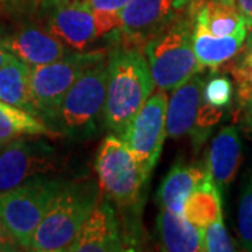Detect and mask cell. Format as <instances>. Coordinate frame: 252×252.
I'll return each instance as SVG.
<instances>
[{
  "instance_id": "cell-1",
  "label": "cell",
  "mask_w": 252,
  "mask_h": 252,
  "mask_svg": "<svg viewBox=\"0 0 252 252\" xmlns=\"http://www.w3.org/2000/svg\"><path fill=\"white\" fill-rule=\"evenodd\" d=\"M156 87L144 54L137 46L119 45L108 55L104 126L119 137L125 133Z\"/></svg>"
},
{
  "instance_id": "cell-2",
  "label": "cell",
  "mask_w": 252,
  "mask_h": 252,
  "mask_svg": "<svg viewBox=\"0 0 252 252\" xmlns=\"http://www.w3.org/2000/svg\"><path fill=\"white\" fill-rule=\"evenodd\" d=\"M192 31L193 20L188 7L144 41V58L158 90H174L199 70L192 48Z\"/></svg>"
},
{
  "instance_id": "cell-3",
  "label": "cell",
  "mask_w": 252,
  "mask_h": 252,
  "mask_svg": "<svg viewBox=\"0 0 252 252\" xmlns=\"http://www.w3.org/2000/svg\"><path fill=\"white\" fill-rule=\"evenodd\" d=\"M108 56L90 66L64 94L46 125L72 140H89L104 124Z\"/></svg>"
},
{
  "instance_id": "cell-4",
  "label": "cell",
  "mask_w": 252,
  "mask_h": 252,
  "mask_svg": "<svg viewBox=\"0 0 252 252\" xmlns=\"http://www.w3.org/2000/svg\"><path fill=\"white\" fill-rule=\"evenodd\" d=\"M99 199V185L91 180L67 182L56 193L36 227L30 251H69L83 221Z\"/></svg>"
},
{
  "instance_id": "cell-5",
  "label": "cell",
  "mask_w": 252,
  "mask_h": 252,
  "mask_svg": "<svg viewBox=\"0 0 252 252\" xmlns=\"http://www.w3.org/2000/svg\"><path fill=\"white\" fill-rule=\"evenodd\" d=\"M98 185L114 203L126 210H139L143 205L149 181L135 156L118 135L101 142L95 161Z\"/></svg>"
},
{
  "instance_id": "cell-6",
  "label": "cell",
  "mask_w": 252,
  "mask_h": 252,
  "mask_svg": "<svg viewBox=\"0 0 252 252\" xmlns=\"http://www.w3.org/2000/svg\"><path fill=\"white\" fill-rule=\"evenodd\" d=\"M63 184L62 178L45 174L0 192V219L24 250L30 248L36 227Z\"/></svg>"
},
{
  "instance_id": "cell-7",
  "label": "cell",
  "mask_w": 252,
  "mask_h": 252,
  "mask_svg": "<svg viewBox=\"0 0 252 252\" xmlns=\"http://www.w3.org/2000/svg\"><path fill=\"white\" fill-rule=\"evenodd\" d=\"M108 55L105 49L91 52L73 51L54 62L30 66V86L38 118L46 124L74 81L90 66Z\"/></svg>"
},
{
  "instance_id": "cell-8",
  "label": "cell",
  "mask_w": 252,
  "mask_h": 252,
  "mask_svg": "<svg viewBox=\"0 0 252 252\" xmlns=\"http://www.w3.org/2000/svg\"><path fill=\"white\" fill-rule=\"evenodd\" d=\"M167 91L158 90L152 94L130 121L125 133L121 136L124 143L135 156L147 181L150 180L160 158L162 144L167 137Z\"/></svg>"
},
{
  "instance_id": "cell-9",
  "label": "cell",
  "mask_w": 252,
  "mask_h": 252,
  "mask_svg": "<svg viewBox=\"0 0 252 252\" xmlns=\"http://www.w3.org/2000/svg\"><path fill=\"white\" fill-rule=\"evenodd\" d=\"M36 23L72 51H84L99 38L94 11L84 0H41Z\"/></svg>"
},
{
  "instance_id": "cell-10",
  "label": "cell",
  "mask_w": 252,
  "mask_h": 252,
  "mask_svg": "<svg viewBox=\"0 0 252 252\" xmlns=\"http://www.w3.org/2000/svg\"><path fill=\"white\" fill-rule=\"evenodd\" d=\"M0 150V192L16 188L36 175L58 170L59 156L41 139H16Z\"/></svg>"
},
{
  "instance_id": "cell-11",
  "label": "cell",
  "mask_w": 252,
  "mask_h": 252,
  "mask_svg": "<svg viewBox=\"0 0 252 252\" xmlns=\"http://www.w3.org/2000/svg\"><path fill=\"white\" fill-rule=\"evenodd\" d=\"M192 0H129L122 9L118 42L124 46L143 45L144 41L170 18L188 9Z\"/></svg>"
},
{
  "instance_id": "cell-12",
  "label": "cell",
  "mask_w": 252,
  "mask_h": 252,
  "mask_svg": "<svg viewBox=\"0 0 252 252\" xmlns=\"http://www.w3.org/2000/svg\"><path fill=\"white\" fill-rule=\"evenodd\" d=\"M125 237L112 205L98 199L89 216L83 221L70 252H114L126 251Z\"/></svg>"
},
{
  "instance_id": "cell-13",
  "label": "cell",
  "mask_w": 252,
  "mask_h": 252,
  "mask_svg": "<svg viewBox=\"0 0 252 252\" xmlns=\"http://www.w3.org/2000/svg\"><path fill=\"white\" fill-rule=\"evenodd\" d=\"M4 39L11 55L28 66L54 62L69 52L59 39L38 23L23 24L11 34L4 32Z\"/></svg>"
},
{
  "instance_id": "cell-14",
  "label": "cell",
  "mask_w": 252,
  "mask_h": 252,
  "mask_svg": "<svg viewBox=\"0 0 252 252\" xmlns=\"http://www.w3.org/2000/svg\"><path fill=\"white\" fill-rule=\"evenodd\" d=\"M205 81L198 74H193L185 83L174 89L171 97L167 99L165 130L167 137L181 139L190 135L200 102Z\"/></svg>"
},
{
  "instance_id": "cell-15",
  "label": "cell",
  "mask_w": 252,
  "mask_h": 252,
  "mask_svg": "<svg viewBox=\"0 0 252 252\" xmlns=\"http://www.w3.org/2000/svg\"><path fill=\"white\" fill-rule=\"evenodd\" d=\"M241 161L243 146L238 127L225 126L212 140L207 154V174L221 190L235 180Z\"/></svg>"
},
{
  "instance_id": "cell-16",
  "label": "cell",
  "mask_w": 252,
  "mask_h": 252,
  "mask_svg": "<svg viewBox=\"0 0 252 252\" xmlns=\"http://www.w3.org/2000/svg\"><path fill=\"white\" fill-rule=\"evenodd\" d=\"M193 24L207 30L216 36H244L248 28L234 4L217 0H192L189 4Z\"/></svg>"
},
{
  "instance_id": "cell-17",
  "label": "cell",
  "mask_w": 252,
  "mask_h": 252,
  "mask_svg": "<svg viewBox=\"0 0 252 252\" xmlns=\"http://www.w3.org/2000/svg\"><path fill=\"white\" fill-rule=\"evenodd\" d=\"M157 235L162 251H202V230L189 223L185 216L161 207L157 216Z\"/></svg>"
},
{
  "instance_id": "cell-18",
  "label": "cell",
  "mask_w": 252,
  "mask_h": 252,
  "mask_svg": "<svg viewBox=\"0 0 252 252\" xmlns=\"http://www.w3.org/2000/svg\"><path fill=\"white\" fill-rule=\"evenodd\" d=\"M207 171L198 165L177 162L162 180L157 192V199L161 207L170 209L184 216V206L190 192L206 177Z\"/></svg>"
},
{
  "instance_id": "cell-19",
  "label": "cell",
  "mask_w": 252,
  "mask_h": 252,
  "mask_svg": "<svg viewBox=\"0 0 252 252\" xmlns=\"http://www.w3.org/2000/svg\"><path fill=\"white\" fill-rule=\"evenodd\" d=\"M0 101L38 117L30 86V66L14 55L0 67Z\"/></svg>"
},
{
  "instance_id": "cell-20",
  "label": "cell",
  "mask_w": 252,
  "mask_h": 252,
  "mask_svg": "<svg viewBox=\"0 0 252 252\" xmlns=\"http://www.w3.org/2000/svg\"><path fill=\"white\" fill-rule=\"evenodd\" d=\"M244 41V36H216L198 24H193L192 48L199 70L203 67H217L230 61L241 49Z\"/></svg>"
},
{
  "instance_id": "cell-21",
  "label": "cell",
  "mask_w": 252,
  "mask_h": 252,
  "mask_svg": "<svg viewBox=\"0 0 252 252\" xmlns=\"http://www.w3.org/2000/svg\"><path fill=\"white\" fill-rule=\"evenodd\" d=\"M220 192L221 190L215 184V181L212 180V177L206 174V177L190 192L185 202V219L200 230L221 219L223 210Z\"/></svg>"
},
{
  "instance_id": "cell-22",
  "label": "cell",
  "mask_w": 252,
  "mask_h": 252,
  "mask_svg": "<svg viewBox=\"0 0 252 252\" xmlns=\"http://www.w3.org/2000/svg\"><path fill=\"white\" fill-rule=\"evenodd\" d=\"M26 135L58 136L56 132L34 114L0 101V147Z\"/></svg>"
},
{
  "instance_id": "cell-23",
  "label": "cell",
  "mask_w": 252,
  "mask_h": 252,
  "mask_svg": "<svg viewBox=\"0 0 252 252\" xmlns=\"http://www.w3.org/2000/svg\"><path fill=\"white\" fill-rule=\"evenodd\" d=\"M237 230L240 247L244 251L252 252V167L245 175L238 199Z\"/></svg>"
},
{
  "instance_id": "cell-24",
  "label": "cell",
  "mask_w": 252,
  "mask_h": 252,
  "mask_svg": "<svg viewBox=\"0 0 252 252\" xmlns=\"http://www.w3.org/2000/svg\"><path fill=\"white\" fill-rule=\"evenodd\" d=\"M202 251L206 252H233L237 245L227 233L223 217L215 223L202 228Z\"/></svg>"
},
{
  "instance_id": "cell-25",
  "label": "cell",
  "mask_w": 252,
  "mask_h": 252,
  "mask_svg": "<svg viewBox=\"0 0 252 252\" xmlns=\"http://www.w3.org/2000/svg\"><path fill=\"white\" fill-rule=\"evenodd\" d=\"M233 77L237 83V98L240 105H247L252 99V51L241 56V59L233 67Z\"/></svg>"
},
{
  "instance_id": "cell-26",
  "label": "cell",
  "mask_w": 252,
  "mask_h": 252,
  "mask_svg": "<svg viewBox=\"0 0 252 252\" xmlns=\"http://www.w3.org/2000/svg\"><path fill=\"white\" fill-rule=\"evenodd\" d=\"M233 99V83L225 76H215L205 83L202 91V101L215 107H228Z\"/></svg>"
},
{
  "instance_id": "cell-27",
  "label": "cell",
  "mask_w": 252,
  "mask_h": 252,
  "mask_svg": "<svg viewBox=\"0 0 252 252\" xmlns=\"http://www.w3.org/2000/svg\"><path fill=\"white\" fill-rule=\"evenodd\" d=\"M223 114H224L223 108L207 104L205 101L200 102L195 126L190 132V135L193 136L195 143H202L206 139L210 133V130H212V127L221 121Z\"/></svg>"
},
{
  "instance_id": "cell-28",
  "label": "cell",
  "mask_w": 252,
  "mask_h": 252,
  "mask_svg": "<svg viewBox=\"0 0 252 252\" xmlns=\"http://www.w3.org/2000/svg\"><path fill=\"white\" fill-rule=\"evenodd\" d=\"M94 11V20L98 36L107 35L111 31H117L121 27V14L114 11H101V10H93Z\"/></svg>"
},
{
  "instance_id": "cell-29",
  "label": "cell",
  "mask_w": 252,
  "mask_h": 252,
  "mask_svg": "<svg viewBox=\"0 0 252 252\" xmlns=\"http://www.w3.org/2000/svg\"><path fill=\"white\" fill-rule=\"evenodd\" d=\"M93 10L121 13L129 0H84Z\"/></svg>"
},
{
  "instance_id": "cell-30",
  "label": "cell",
  "mask_w": 252,
  "mask_h": 252,
  "mask_svg": "<svg viewBox=\"0 0 252 252\" xmlns=\"http://www.w3.org/2000/svg\"><path fill=\"white\" fill-rule=\"evenodd\" d=\"M20 245L16 241V238L10 233L7 225L3 223V220L0 219V252H13L18 251Z\"/></svg>"
},
{
  "instance_id": "cell-31",
  "label": "cell",
  "mask_w": 252,
  "mask_h": 252,
  "mask_svg": "<svg viewBox=\"0 0 252 252\" xmlns=\"http://www.w3.org/2000/svg\"><path fill=\"white\" fill-rule=\"evenodd\" d=\"M235 7L244 18L248 31H252V0H235Z\"/></svg>"
},
{
  "instance_id": "cell-32",
  "label": "cell",
  "mask_w": 252,
  "mask_h": 252,
  "mask_svg": "<svg viewBox=\"0 0 252 252\" xmlns=\"http://www.w3.org/2000/svg\"><path fill=\"white\" fill-rule=\"evenodd\" d=\"M11 56H13V55H11V52H10L9 49H7V46H6L4 32L0 30V67L7 62Z\"/></svg>"
},
{
  "instance_id": "cell-33",
  "label": "cell",
  "mask_w": 252,
  "mask_h": 252,
  "mask_svg": "<svg viewBox=\"0 0 252 252\" xmlns=\"http://www.w3.org/2000/svg\"><path fill=\"white\" fill-rule=\"evenodd\" d=\"M247 107V111H245V126L248 129V132L252 135V99L245 105Z\"/></svg>"
},
{
  "instance_id": "cell-34",
  "label": "cell",
  "mask_w": 252,
  "mask_h": 252,
  "mask_svg": "<svg viewBox=\"0 0 252 252\" xmlns=\"http://www.w3.org/2000/svg\"><path fill=\"white\" fill-rule=\"evenodd\" d=\"M217 1H221V3H227V4H234V6H235V0H217Z\"/></svg>"
},
{
  "instance_id": "cell-35",
  "label": "cell",
  "mask_w": 252,
  "mask_h": 252,
  "mask_svg": "<svg viewBox=\"0 0 252 252\" xmlns=\"http://www.w3.org/2000/svg\"><path fill=\"white\" fill-rule=\"evenodd\" d=\"M247 49H251V51H252V35L250 36V39H248V44H247Z\"/></svg>"
}]
</instances>
